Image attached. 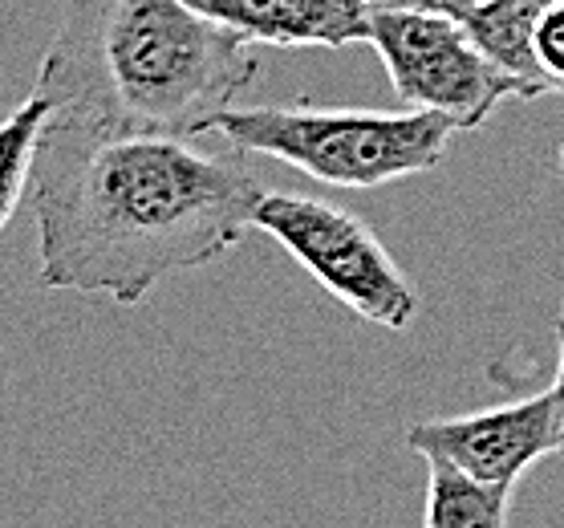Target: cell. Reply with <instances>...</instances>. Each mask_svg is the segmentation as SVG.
<instances>
[{
    "instance_id": "6da1fadb",
    "label": "cell",
    "mask_w": 564,
    "mask_h": 528,
    "mask_svg": "<svg viewBox=\"0 0 564 528\" xmlns=\"http://www.w3.org/2000/svg\"><path fill=\"white\" fill-rule=\"evenodd\" d=\"M248 151L175 134L45 127L33 163L37 281L134 310L175 272L228 257L260 204Z\"/></svg>"
},
{
    "instance_id": "7a4b0ae2",
    "label": "cell",
    "mask_w": 564,
    "mask_h": 528,
    "mask_svg": "<svg viewBox=\"0 0 564 528\" xmlns=\"http://www.w3.org/2000/svg\"><path fill=\"white\" fill-rule=\"evenodd\" d=\"M257 74L252 41L187 0H69L33 90L53 127L199 139Z\"/></svg>"
},
{
    "instance_id": "3957f363",
    "label": "cell",
    "mask_w": 564,
    "mask_h": 528,
    "mask_svg": "<svg viewBox=\"0 0 564 528\" xmlns=\"http://www.w3.org/2000/svg\"><path fill=\"white\" fill-rule=\"evenodd\" d=\"M219 134L248 155H269L334 187H382L426 175L447 159L459 127L435 110L354 106H248L219 118Z\"/></svg>"
},
{
    "instance_id": "277c9868",
    "label": "cell",
    "mask_w": 564,
    "mask_h": 528,
    "mask_svg": "<svg viewBox=\"0 0 564 528\" xmlns=\"http://www.w3.org/2000/svg\"><path fill=\"white\" fill-rule=\"evenodd\" d=\"M252 228L272 236L313 281L366 322L402 334L419 317V289L411 277L398 269L370 224L346 207L321 195L264 192Z\"/></svg>"
},
{
    "instance_id": "5b68a950",
    "label": "cell",
    "mask_w": 564,
    "mask_h": 528,
    "mask_svg": "<svg viewBox=\"0 0 564 528\" xmlns=\"http://www.w3.org/2000/svg\"><path fill=\"white\" fill-rule=\"evenodd\" d=\"M390 86L414 110H435L459 130L484 127L496 106L520 98L516 82L475 45L463 21L411 9H373L370 41Z\"/></svg>"
},
{
    "instance_id": "8992f818",
    "label": "cell",
    "mask_w": 564,
    "mask_h": 528,
    "mask_svg": "<svg viewBox=\"0 0 564 528\" xmlns=\"http://www.w3.org/2000/svg\"><path fill=\"white\" fill-rule=\"evenodd\" d=\"M406 448L423 460H447L475 479L516 484L536 460L556 455V402L552 390H540L491 411L423 419L406 427Z\"/></svg>"
},
{
    "instance_id": "52a82bcc",
    "label": "cell",
    "mask_w": 564,
    "mask_h": 528,
    "mask_svg": "<svg viewBox=\"0 0 564 528\" xmlns=\"http://www.w3.org/2000/svg\"><path fill=\"white\" fill-rule=\"evenodd\" d=\"M252 45L349 50L370 41V0H187Z\"/></svg>"
},
{
    "instance_id": "ba28073f",
    "label": "cell",
    "mask_w": 564,
    "mask_h": 528,
    "mask_svg": "<svg viewBox=\"0 0 564 528\" xmlns=\"http://www.w3.org/2000/svg\"><path fill=\"white\" fill-rule=\"evenodd\" d=\"M549 4L552 0H484L479 9L463 17L475 45L516 82L520 103L552 94L536 65V25Z\"/></svg>"
},
{
    "instance_id": "9c48e42d",
    "label": "cell",
    "mask_w": 564,
    "mask_h": 528,
    "mask_svg": "<svg viewBox=\"0 0 564 528\" xmlns=\"http://www.w3.org/2000/svg\"><path fill=\"white\" fill-rule=\"evenodd\" d=\"M423 528H508L516 484H488L447 460H426Z\"/></svg>"
},
{
    "instance_id": "30bf717a",
    "label": "cell",
    "mask_w": 564,
    "mask_h": 528,
    "mask_svg": "<svg viewBox=\"0 0 564 528\" xmlns=\"http://www.w3.org/2000/svg\"><path fill=\"white\" fill-rule=\"evenodd\" d=\"M50 118L53 103L45 94L33 90L13 115L0 122V233L13 224L17 207L33 187V163H37Z\"/></svg>"
},
{
    "instance_id": "8fae6325",
    "label": "cell",
    "mask_w": 564,
    "mask_h": 528,
    "mask_svg": "<svg viewBox=\"0 0 564 528\" xmlns=\"http://www.w3.org/2000/svg\"><path fill=\"white\" fill-rule=\"evenodd\" d=\"M536 65L552 94H564V0H552L536 25Z\"/></svg>"
},
{
    "instance_id": "7c38bea8",
    "label": "cell",
    "mask_w": 564,
    "mask_h": 528,
    "mask_svg": "<svg viewBox=\"0 0 564 528\" xmlns=\"http://www.w3.org/2000/svg\"><path fill=\"white\" fill-rule=\"evenodd\" d=\"M373 9H411V13H438V17H455V21H463V17L471 13V9H479L484 0H370Z\"/></svg>"
},
{
    "instance_id": "4fadbf2b",
    "label": "cell",
    "mask_w": 564,
    "mask_h": 528,
    "mask_svg": "<svg viewBox=\"0 0 564 528\" xmlns=\"http://www.w3.org/2000/svg\"><path fill=\"white\" fill-rule=\"evenodd\" d=\"M549 390L556 402V455H564V313L556 317V382Z\"/></svg>"
},
{
    "instance_id": "5bb4252c",
    "label": "cell",
    "mask_w": 564,
    "mask_h": 528,
    "mask_svg": "<svg viewBox=\"0 0 564 528\" xmlns=\"http://www.w3.org/2000/svg\"><path fill=\"white\" fill-rule=\"evenodd\" d=\"M556 171H561V183H564V142H561V155H556ZM561 313H564V301H561Z\"/></svg>"
}]
</instances>
